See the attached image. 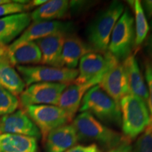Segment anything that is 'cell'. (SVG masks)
I'll list each match as a JSON object with an SVG mask.
<instances>
[{"mask_svg":"<svg viewBox=\"0 0 152 152\" xmlns=\"http://www.w3.org/2000/svg\"><path fill=\"white\" fill-rule=\"evenodd\" d=\"M124 10L122 2L113 1L89 24L86 32L87 39L94 52L101 54L108 52L112 31Z\"/></svg>","mask_w":152,"mask_h":152,"instance_id":"1","label":"cell"},{"mask_svg":"<svg viewBox=\"0 0 152 152\" xmlns=\"http://www.w3.org/2000/svg\"><path fill=\"white\" fill-rule=\"evenodd\" d=\"M120 107L123 132L129 140L142 134L151 123L147 104L139 96L126 95L120 102Z\"/></svg>","mask_w":152,"mask_h":152,"instance_id":"2","label":"cell"},{"mask_svg":"<svg viewBox=\"0 0 152 152\" xmlns=\"http://www.w3.org/2000/svg\"><path fill=\"white\" fill-rule=\"evenodd\" d=\"M72 125L75 129L78 140L96 142L109 150L116 147L125 139L120 133L106 127L87 111L77 115Z\"/></svg>","mask_w":152,"mask_h":152,"instance_id":"3","label":"cell"},{"mask_svg":"<svg viewBox=\"0 0 152 152\" xmlns=\"http://www.w3.org/2000/svg\"><path fill=\"white\" fill-rule=\"evenodd\" d=\"M79 111L89 112L102 122L121 125L120 104L111 97L99 85L87 91L82 100Z\"/></svg>","mask_w":152,"mask_h":152,"instance_id":"4","label":"cell"},{"mask_svg":"<svg viewBox=\"0 0 152 152\" xmlns=\"http://www.w3.org/2000/svg\"><path fill=\"white\" fill-rule=\"evenodd\" d=\"M134 20L130 11L125 9L112 31L108 52L116 59L125 60L134 46Z\"/></svg>","mask_w":152,"mask_h":152,"instance_id":"5","label":"cell"},{"mask_svg":"<svg viewBox=\"0 0 152 152\" xmlns=\"http://www.w3.org/2000/svg\"><path fill=\"white\" fill-rule=\"evenodd\" d=\"M16 69L27 87L39 83L69 85L78 75V70L48 66H18Z\"/></svg>","mask_w":152,"mask_h":152,"instance_id":"6","label":"cell"},{"mask_svg":"<svg viewBox=\"0 0 152 152\" xmlns=\"http://www.w3.org/2000/svg\"><path fill=\"white\" fill-rule=\"evenodd\" d=\"M24 111L40 131L44 141L51 131L71 121L66 112L58 106L32 105Z\"/></svg>","mask_w":152,"mask_h":152,"instance_id":"7","label":"cell"},{"mask_svg":"<svg viewBox=\"0 0 152 152\" xmlns=\"http://www.w3.org/2000/svg\"><path fill=\"white\" fill-rule=\"evenodd\" d=\"M68 85L56 83H39L26 87L19 97L24 109L32 105L57 106L62 92Z\"/></svg>","mask_w":152,"mask_h":152,"instance_id":"8","label":"cell"},{"mask_svg":"<svg viewBox=\"0 0 152 152\" xmlns=\"http://www.w3.org/2000/svg\"><path fill=\"white\" fill-rule=\"evenodd\" d=\"M115 59L109 52L104 55L95 52L87 54L80 60L78 75L73 83L82 84L103 76Z\"/></svg>","mask_w":152,"mask_h":152,"instance_id":"9","label":"cell"},{"mask_svg":"<svg viewBox=\"0 0 152 152\" xmlns=\"http://www.w3.org/2000/svg\"><path fill=\"white\" fill-rule=\"evenodd\" d=\"M74 25L71 22H63L60 20L33 23L24 30L18 39L13 42L7 47V51L14 49L18 45L27 42H35L42 38L53 34L64 32L71 34L73 32Z\"/></svg>","mask_w":152,"mask_h":152,"instance_id":"10","label":"cell"},{"mask_svg":"<svg viewBox=\"0 0 152 152\" xmlns=\"http://www.w3.org/2000/svg\"><path fill=\"white\" fill-rule=\"evenodd\" d=\"M99 85L119 104L125 96L130 94L126 71L123 64L117 59L104 73Z\"/></svg>","mask_w":152,"mask_h":152,"instance_id":"11","label":"cell"},{"mask_svg":"<svg viewBox=\"0 0 152 152\" xmlns=\"http://www.w3.org/2000/svg\"><path fill=\"white\" fill-rule=\"evenodd\" d=\"M0 132L2 134L33 137L37 140L42 137L40 131L22 109L0 118Z\"/></svg>","mask_w":152,"mask_h":152,"instance_id":"12","label":"cell"},{"mask_svg":"<svg viewBox=\"0 0 152 152\" xmlns=\"http://www.w3.org/2000/svg\"><path fill=\"white\" fill-rule=\"evenodd\" d=\"M103 76L82 84L73 83L68 85L61 95L57 106L68 114L70 120L73 121L75 113L78 111L81 102L87 91L95 85H99Z\"/></svg>","mask_w":152,"mask_h":152,"instance_id":"13","label":"cell"},{"mask_svg":"<svg viewBox=\"0 0 152 152\" xmlns=\"http://www.w3.org/2000/svg\"><path fill=\"white\" fill-rule=\"evenodd\" d=\"M68 33L59 32L35 41L41 52L40 64L55 68H63L61 53Z\"/></svg>","mask_w":152,"mask_h":152,"instance_id":"14","label":"cell"},{"mask_svg":"<svg viewBox=\"0 0 152 152\" xmlns=\"http://www.w3.org/2000/svg\"><path fill=\"white\" fill-rule=\"evenodd\" d=\"M78 137L72 124L58 127L49 133L45 140V152H66L76 145Z\"/></svg>","mask_w":152,"mask_h":152,"instance_id":"15","label":"cell"},{"mask_svg":"<svg viewBox=\"0 0 152 152\" xmlns=\"http://www.w3.org/2000/svg\"><path fill=\"white\" fill-rule=\"evenodd\" d=\"M31 16L27 12L0 18V47H6L30 26Z\"/></svg>","mask_w":152,"mask_h":152,"instance_id":"16","label":"cell"},{"mask_svg":"<svg viewBox=\"0 0 152 152\" xmlns=\"http://www.w3.org/2000/svg\"><path fill=\"white\" fill-rule=\"evenodd\" d=\"M93 52L94 51L89 44L85 43L78 36L73 33L68 34L66 37L63 46L62 67L75 69L82 57Z\"/></svg>","mask_w":152,"mask_h":152,"instance_id":"17","label":"cell"},{"mask_svg":"<svg viewBox=\"0 0 152 152\" xmlns=\"http://www.w3.org/2000/svg\"><path fill=\"white\" fill-rule=\"evenodd\" d=\"M123 64L126 71L130 94L139 96L147 104L149 97L147 87L135 56L130 54L125 58Z\"/></svg>","mask_w":152,"mask_h":152,"instance_id":"18","label":"cell"},{"mask_svg":"<svg viewBox=\"0 0 152 152\" xmlns=\"http://www.w3.org/2000/svg\"><path fill=\"white\" fill-rule=\"evenodd\" d=\"M70 7V1L67 0L47 1L30 14L31 20L33 23H39L64 18L67 15Z\"/></svg>","mask_w":152,"mask_h":152,"instance_id":"19","label":"cell"},{"mask_svg":"<svg viewBox=\"0 0 152 152\" xmlns=\"http://www.w3.org/2000/svg\"><path fill=\"white\" fill-rule=\"evenodd\" d=\"M7 58L13 66H29L40 64L42 54L35 42H27L11 51H7Z\"/></svg>","mask_w":152,"mask_h":152,"instance_id":"20","label":"cell"},{"mask_svg":"<svg viewBox=\"0 0 152 152\" xmlns=\"http://www.w3.org/2000/svg\"><path fill=\"white\" fill-rule=\"evenodd\" d=\"M0 86L14 95H20L26 87L23 80L7 58H0Z\"/></svg>","mask_w":152,"mask_h":152,"instance_id":"21","label":"cell"},{"mask_svg":"<svg viewBox=\"0 0 152 152\" xmlns=\"http://www.w3.org/2000/svg\"><path fill=\"white\" fill-rule=\"evenodd\" d=\"M0 152H38L37 140L20 134H1Z\"/></svg>","mask_w":152,"mask_h":152,"instance_id":"22","label":"cell"},{"mask_svg":"<svg viewBox=\"0 0 152 152\" xmlns=\"http://www.w3.org/2000/svg\"><path fill=\"white\" fill-rule=\"evenodd\" d=\"M128 2L132 6L134 14V21H135V39L134 46H139L143 42L149 30V24L147 23V16L144 14L142 8V2L139 0L128 1Z\"/></svg>","mask_w":152,"mask_h":152,"instance_id":"23","label":"cell"},{"mask_svg":"<svg viewBox=\"0 0 152 152\" xmlns=\"http://www.w3.org/2000/svg\"><path fill=\"white\" fill-rule=\"evenodd\" d=\"M20 105L16 95L0 86V115H9L14 113Z\"/></svg>","mask_w":152,"mask_h":152,"instance_id":"24","label":"cell"},{"mask_svg":"<svg viewBox=\"0 0 152 152\" xmlns=\"http://www.w3.org/2000/svg\"><path fill=\"white\" fill-rule=\"evenodd\" d=\"M132 152H152V121L132 146Z\"/></svg>","mask_w":152,"mask_h":152,"instance_id":"25","label":"cell"},{"mask_svg":"<svg viewBox=\"0 0 152 152\" xmlns=\"http://www.w3.org/2000/svg\"><path fill=\"white\" fill-rule=\"evenodd\" d=\"M29 3L23 4L16 2V1H11V2L0 5V17L25 13L28 9H30Z\"/></svg>","mask_w":152,"mask_h":152,"instance_id":"26","label":"cell"},{"mask_svg":"<svg viewBox=\"0 0 152 152\" xmlns=\"http://www.w3.org/2000/svg\"><path fill=\"white\" fill-rule=\"evenodd\" d=\"M145 78L147 83V90L149 97L147 101V106L150 115L152 119V62L147 61L145 64Z\"/></svg>","mask_w":152,"mask_h":152,"instance_id":"27","label":"cell"},{"mask_svg":"<svg viewBox=\"0 0 152 152\" xmlns=\"http://www.w3.org/2000/svg\"><path fill=\"white\" fill-rule=\"evenodd\" d=\"M66 152H102L96 144L90 145H75Z\"/></svg>","mask_w":152,"mask_h":152,"instance_id":"28","label":"cell"},{"mask_svg":"<svg viewBox=\"0 0 152 152\" xmlns=\"http://www.w3.org/2000/svg\"><path fill=\"white\" fill-rule=\"evenodd\" d=\"M109 152H132V145L130 140L125 138L123 141L113 149H110Z\"/></svg>","mask_w":152,"mask_h":152,"instance_id":"29","label":"cell"},{"mask_svg":"<svg viewBox=\"0 0 152 152\" xmlns=\"http://www.w3.org/2000/svg\"><path fill=\"white\" fill-rule=\"evenodd\" d=\"M142 8L144 9V14L149 17H152V0H146L143 1L142 3Z\"/></svg>","mask_w":152,"mask_h":152,"instance_id":"30","label":"cell"},{"mask_svg":"<svg viewBox=\"0 0 152 152\" xmlns=\"http://www.w3.org/2000/svg\"><path fill=\"white\" fill-rule=\"evenodd\" d=\"M47 0H34V1H30L29 3V5H30V9H32L33 7H40L44 4H45L47 2Z\"/></svg>","mask_w":152,"mask_h":152,"instance_id":"31","label":"cell"},{"mask_svg":"<svg viewBox=\"0 0 152 152\" xmlns=\"http://www.w3.org/2000/svg\"><path fill=\"white\" fill-rule=\"evenodd\" d=\"M7 53V47H0V58L4 56Z\"/></svg>","mask_w":152,"mask_h":152,"instance_id":"32","label":"cell"},{"mask_svg":"<svg viewBox=\"0 0 152 152\" xmlns=\"http://www.w3.org/2000/svg\"><path fill=\"white\" fill-rule=\"evenodd\" d=\"M11 0H0V5L4 4H7L9 2H11Z\"/></svg>","mask_w":152,"mask_h":152,"instance_id":"33","label":"cell"},{"mask_svg":"<svg viewBox=\"0 0 152 152\" xmlns=\"http://www.w3.org/2000/svg\"><path fill=\"white\" fill-rule=\"evenodd\" d=\"M150 49H151V51L152 52V40H151V43H150Z\"/></svg>","mask_w":152,"mask_h":152,"instance_id":"34","label":"cell"},{"mask_svg":"<svg viewBox=\"0 0 152 152\" xmlns=\"http://www.w3.org/2000/svg\"><path fill=\"white\" fill-rule=\"evenodd\" d=\"M151 27L152 28V20H151Z\"/></svg>","mask_w":152,"mask_h":152,"instance_id":"35","label":"cell"},{"mask_svg":"<svg viewBox=\"0 0 152 152\" xmlns=\"http://www.w3.org/2000/svg\"><path fill=\"white\" fill-rule=\"evenodd\" d=\"M0 134H1V132H0Z\"/></svg>","mask_w":152,"mask_h":152,"instance_id":"36","label":"cell"},{"mask_svg":"<svg viewBox=\"0 0 152 152\" xmlns=\"http://www.w3.org/2000/svg\"><path fill=\"white\" fill-rule=\"evenodd\" d=\"M151 40H152V37H151Z\"/></svg>","mask_w":152,"mask_h":152,"instance_id":"37","label":"cell"}]
</instances>
